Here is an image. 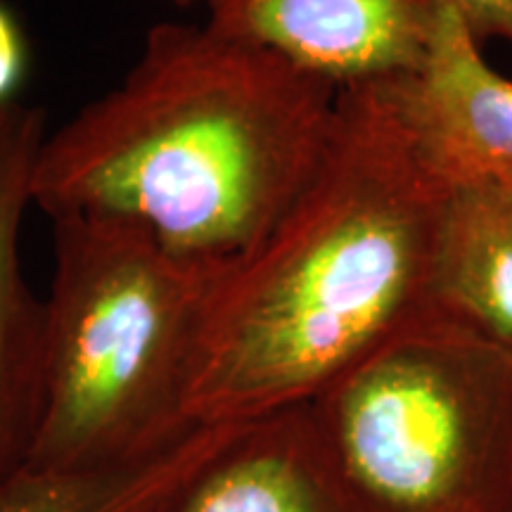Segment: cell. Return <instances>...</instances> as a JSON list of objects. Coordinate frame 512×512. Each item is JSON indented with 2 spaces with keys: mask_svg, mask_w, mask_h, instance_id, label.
I'll return each instance as SVG.
<instances>
[{
  "mask_svg": "<svg viewBox=\"0 0 512 512\" xmlns=\"http://www.w3.org/2000/svg\"><path fill=\"white\" fill-rule=\"evenodd\" d=\"M446 197L403 110L401 79L342 88L309 183L216 275L190 418L235 425L316 401L401 330L430 302Z\"/></svg>",
  "mask_w": 512,
  "mask_h": 512,
  "instance_id": "1",
  "label": "cell"
},
{
  "mask_svg": "<svg viewBox=\"0 0 512 512\" xmlns=\"http://www.w3.org/2000/svg\"><path fill=\"white\" fill-rule=\"evenodd\" d=\"M339 91L207 22H159L117 86L48 131L31 204L131 221L226 268L271 233L328 145Z\"/></svg>",
  "mask_w": 512,
  "mask_h": 512,
  "instance_id": "2",
  "label": "cell"
},
{
  "mask_svg": "<svg viewBox=\"0 0 512 512\" xmlns=\"http://www.w3.org/2000/svg\"><path fill=\"white\" fill-rule=\"evenodd\" d=\"M50 226L43 399L27 467L107 470L176 451L204 427L188 392L221 268L178 259L131 221L67 214Z\"/></svg>",
  "mask_w": 512,
  "mask_h": 512,
  "instance_id": "3",
  "label": "cell"
},
{
  "mask_svg": "<svg viewBox=\"0 0 512 512\" xmlns=\"http://www.w3.org/2000/svg\"><path fill=\"white\" fill-rule=\"evenodd\" d=\"M358 512H512V351L427 302L311 401Z\"/></svg>",
  "mask_w": 512,
  "mask_h": 512,
  "instance_id": "4",
  "label": "cell"
},
{
  "mask_svg": "<svg viewBox=\"0 0 512 512\" xmlns=\"http://www.w3.org/2000/svg\"><path fill=\"white\" fill-rule=\"evenodd\" d=\"M204 22L337 91L406 79L430 53L441 0H204Z\"/></svg>",
  "mask_w": 512,
  "mask_h": 512,
  "instance_id": "5",
  "label": "cell"
},
{
  "mask_svg": "<svg viewBox=\"0 0 512 512\" xmlns=\"http://www.w3.org/2000/svg\"><path fill=\"white\" fill-rule=\"evenodd\" d=\"M401 98L422 157L448 192L512 190V81L446 5L422 67L401 79Z\"/></svg>",
  "mask_w": 512,
  "mask_h": 512,
  "instance_id": "6",
  "label": "cell"
},
{
  "mask_svg": "<svg viewBox=\"0 0 512 512\" xmlns=\"http://www.w3.org/2000/svg\"><path fill=\"white\" fill-rule=\"evenodd\" d=\"M46 136L41 107H0V482L27 465L41 418L46 304L24 278L19 235Z\"/></svg>",
  "mask_w": 512,
  "mask_h": 512,
  "instance_id": "7",
  "label": "cell"
},
{
  "mask_svg": "<svg viewBox=\"0 0 512 512\" xmlns=\"http://www.w3.org/2000/svg\"><path fill=\"white\" fill-rule=\"evenodd\" d=\"M176 512H358L311 403L238 422Z\"/></svg>",
  "mask_w": 512,
  "mask_h": 512,
  "instance_id": "8",
  "label": "cell"
},
{
  "mask_svg": "<svg viewBox=\"0 0 512 512\" xmlns=\"http://www.w3.org/2000/svg\"><path fill=\"white\" fill-rule=\"evenodd\" d=\"M430 302L512 351V190L448 192L434 245Z\"/></svg>",
  "mask_w": 512,
  "mask_h": 512,
  "instance_id": "9",
  "label": "cell"
},
{
  "mask_svg": "<svg viewBox=\"0 0 512 512\" xmlns=\"http://www.w3.org/2000/svg\"><path fill=\"white\" fill-rule=\"evenodd\" d=\"M235 425H204L176 451L143 465L107 470L24 465L0 482V512H176Z\"/></svg>",
  "mask_w": 512,
  "mask_h": 512,
  "instance_id": "10",
  "label": "cell"
},
{
  "mask_svg": "<svg viewBox=\"0 0 512 512\" xmlns=\"http://www.w3.org/2000/svg\"><path fill=\"white\" fill-rule=\"evenodd\" d=\"M29 69L27 36L10 8L0 3V107L15 100V91Z\"/></svg>",
  "mask_w": 512,
  "mask_h": 512,
  "instance_id": "11",
  "label": "cell"
},
{
  "mask_svg": "<svg viewBox=\"0 0 512 512\" xmlns=\"http://www.w3.org/2000/svg\"><path fill=\"white\" fill-rule=\"evenodd\" d=\"M479 43L498 38L512 46V0H441Z\"/></svg>",
  "mask_w": 512,
  "mask_h": 512,
  "instance_id": "12",
  "label": "cell"
},
{
  "mask_svg": "<svg viewBox=\"0 0 512 512\" xmlns=\"http://www.w3.org/2000/svg\"><path fill=\"white\" fill-rule=\"evenodd\" d=\"M169 3H174L176 5V8H190V5H195L197 3V0H169Z\"/></svg>",
  "mask_w": 512,
  "mask_h": 512,
  "instance_id": "13",
  "label": "cell"
}]
</instances>
